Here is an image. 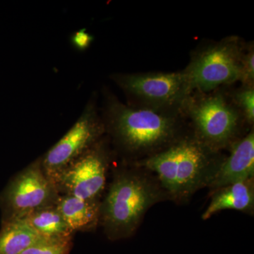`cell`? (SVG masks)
I'll use <instances>...</instances> for the list:
<instances>
[{"instance_id":"1","label":"cell","mask_w":254,"mask_h":254,"mask_svg":"<svg viewBox=\"0 0 254 254\" xmlns=\"http://www.w3.org/2000/svg\"><path fill=\"white\" fill-rule=\"evenodd\" d=\"M100 111L110 143L131 163L163 151L190 130L183 114L132 108L108 86L101 89Z\"/></svg>"},{"instance_id":"2","label":"cell","mask_w":254,"mask_h":254,"mask_svg":"<svg viewBox=\"0 0 254 254\" xmlns=\"http://www.w3.org/2000/svg\"><path fill=\"white\" fill-rule=\"evenodd\" d=\"M225 157L200 141L190 129L163 151L131 163L154 174L169 200L183 205L198 190L208 188Z\"/></svg>"},{"instance_id":"3","label":"cell","mask_w":254,"mask_h":254,"mask_svg":"<svg viewBox=\"0 0 254 254\" xmlns=\"http://www.w3.org/2000/svg\"><path fill=\"white\" fill-rule=\"evenodd\" d=\"M166 200L168 195L154 174L130 163L115 175L100 203V220L107 236L112 240L133 236L148 210Z\"/></svg>"},{"instance_id":"4","label":"cell","mask_w":254,"mask_h":254,"mask_svg":"<svg viewBox=\"0 0 254 254\" xmlns=\"http://www.w3.org/2000/svg\"><path fill=\"white\" fill-rule=\"evenodd\" d=\"M192 133L215 151L222 152L250 131L225 87L210 93L193 92L182 109Z\"/></svg>"},{"instance_id":"5","label":"cell","mask_w":254,"mask_h":254,"mask_svg":"<svg viewBox=\"0 0 254 254\" xmlns=\"http://www.w3.org/2000/svg\"><path fill=\"white\" fill-rule=\"evenodd\" d=\"M109 78L123 92L127 105L158 113L182 114L185 102L193 93L183 70L115 72Z\"/></svg>"},{"instance_id":"6","label":"cell","mask_w":254,"mask_h":254,"mask_svg":"<svg viewBox=\"0 0 254 254\" xmlns=\"http://www.w3.org/2000/svg\"><path fill=\"white\" fill-rule=\"evenodd\" d=\"M245 46L240 37L232 36L197 47L183 69L192 92L210 93L240 82Z\"/></svg>"},{"instance_id":"7","label":"cell","mask_w":254,"mask_h":254,"mask_svg":"<svg viewBox=\"0 0 254 254\" xmlns=\"http://www.w3.org/2000/svg\"><path fill=\"white\" fill-rule=\"evenodd\" d=\"M98 93L90 97L81 116L42 158V168L52 181L105 136ZM54 183V182H53Z\"/></svg>"},{"instance_id":"8","label":"cell","mask_w":254,"mask_h":254,"mask_svg":"<svg viewBox=\"0 0 254 254\" xmlns=\"http://www.w3.org/2000/svg\"><path fill=\"white\" fill-rule=\"evenodd\" d=\"M106 135L55 179L57 189L81 199L98 200L106 186L111 150Z\"/></svg>"},{"instance_id":"9","label":"cell","mask_w":254,"mask_h":254,"mask_svg":"<svg viewBox=\"0 0 254 254\" xmlns=\"http://www.w3.org/2000/svg\"><path fill=\"white\" fill-rule=\"evenodd\" d=\"M56 186L42 168L41 160L25 169L13 180L5 193L12 219L22 218L36 210L55 205Z\"/></svg>"},{"instance_id":"10","label":"cell","mask_w":254,"mask_h":254,"mask_svg":"<svg viewBox=\"0 0 254 254\" xmlns=\"http://www.w3.org/2000/svg\"><path fill=\"white\" fill-rule=\"evenodd\" d=\"M216 175L208 188L210 192L254 177V128L228 148Z\"/></svg>"},{"instance_id":"11","label":"cell","mask_w":254,"mask_h":254,"mask_svg":"<svg viewBox=\"0 0 254 254\" xmlns=\"http://www.w3.org/2000/svg\"><path fill=\"white\" fill-rule=\"evenodd\" d=\"M210 203L201 215L204 221L225 210L254 215V177L221 187L210 192Z\"/></svg>"},{"instance_id":"12","label":"cell","mask_w":254,"mask_h":254,"mask_svg":"<svg viewBox=\"0 0 254 254\" xmlns=\"http://www.w3.org/2000/svg\"><path fill=\"white\" fill-rule=\"evenodd\" d=\"M99 200L81 199L73 195L58 198L56 206L71 232L87 231L96 226L100 220Z\"/></svg>"},{"instance_id":"13","label":"cell","mask_w":254,"mask_h":254,"mask_svg":"<svg viewBox=\"0 0 254 254\" xmlns=\"http://www.w3.org/2000/svg\"><path fill=\"white\" fill-rule=\"evenodd\" d=\"M43 237L22 219L9 220L0 232V254H21Z\"/></svg>"},{"instance_id":"14","label":"cell","mask_w":254,"mask_h":254,"mask_svg":"<svg viewBox=\"0 0 254 254\" xmlns=\"http://www.w3.org/2000/svg\"><path fill=\"white\" fill-rule=\"evenodd\" d=\"M22 220L33 230L46 238L71 237L72 232L58 211L55 205L36 210Z\"/></svg>"},{"instance_id":"15","label":"cell","mask_w":254,"mask_h":254,"mask_svg":"<svg viewBox=\"0 0 254 254\" xmlns=\"http://www.w3.org/2000/svg\"><path fill=\"white\" fill-rule=\"evenodd\" d=\"M234 104L242 114L250 127L254 124V86L241 85L237 89L230 91Z\"/></svg>"},{"instance_id":"16","label":"cell","mask_w":254,"mask_h":254,"mask_svg":"<svg viewBox=\"0 0 254 254\" xmlns=\"http://www.w3.org/2000/svg\"><path fill=\"white\" fill-rule=\"evenodd\" d=\"M71 247V237H43L21 254H68Z\"/></svg>"},{"instance_id":"17","label":"cell","mask_w":254,"mask_h":254,"mask_svg":"<svg viewBox=\"0 0 254 254\" xmlns=\"http://www.w3.org/2000/svg\"><path fill=\"white\" fill-rule=\"evenodd\" d=\"M241 85L254 86V43L246 44L242 58Z\"/></svg>"},{"instance_id":"18","label":"cell","mask_w":254,"mask_h":254,"mask_svg":"<svg viewBox=\"0 0 254 254\" xmlns=\"http://www.w3.org/2000/svg\"><path fill=\"white\" fill-rule=\"evenodd\" d=\"M94 41V36L87 31L86 28H81L75 31L70 37V43L74 49L78 51H86Z\"/></svg>"}]
</instances>
